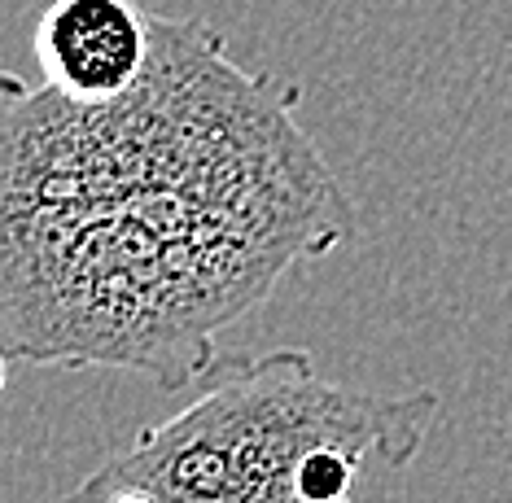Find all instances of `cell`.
Instances as JSON below:
<instances>
[{"instance_id":"obj_1","label":"cell","mask_w":512,"mask_h":503,"mask_svg":"<svg viewBox=\"0 0 512 503\" xmlns=\"http://www.w3.org/2000/svg\"><path fill=\"white\" fill-rule=\"evenodd\" d=\"M202 18L154 14V57L106 105L0 70V337L9 359L197 385L215 337L351 237V202Z\"/></svg>"},{"instance_id":"obj_2","label":"cell","mask_w":512,"mask_h":503,"mask_svg":"<svg viewBox=\"0 0 512 503\" xmlns=\"http://www.w3.org/2000/svg\"><path fill=\"white\" fill-rule=\"evenodd\" d=\"M197 385L57 503H359L364 477L407 469L442 412L434 390H337L294 346L215 359Z\"/></svg>"},{"instance_id":"obj_3","label":"cell","mask_w":512,"mask_h":503,"mask_svg":"<svg viewBox=\"0 0 512 503\" xmlns=\"http://www.w3.org/2000/svg\"><path fill=\"white\" fill-rule=\"evenodd\" d=\"M44 84L79 105H106L136 88L154 57V14L132 0H53L36 22Z\"/></svg>"},{"instance_id":"obj_4","label":"cell","mask_w":512,"mask_h":503,"mask_svg":"<svg viewBox=\"0 0 512 503\" xmlns=\"http://www.w3.org/2000/svg\"><path fill=\"white\" fill-rule=\"evenodd\" d=\"M5 385H9V346L0 337V394H5Z\"/></svg>"}]
</instances>
